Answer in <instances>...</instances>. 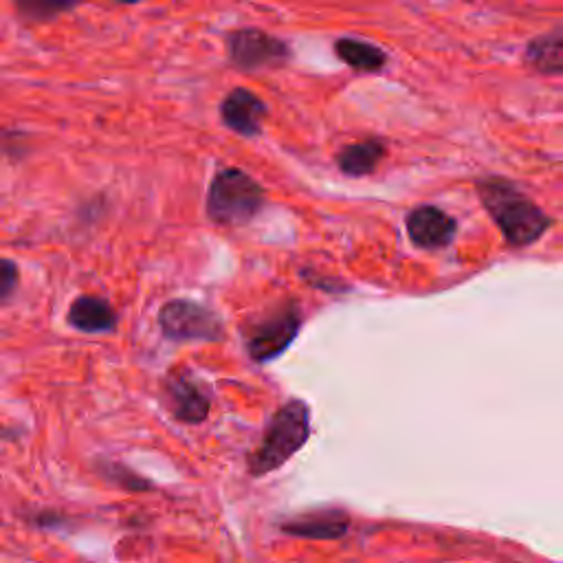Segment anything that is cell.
I'll return each mask as SVG.
<instances>
[{"instance_id":"cell-1","label":"cell","mask_w":563,"mask_h":563,"mask_svg":"<svg viewBox=\"0 0 563 563\" xmlns=\"http://www.w3.org/2000/svg\"><path fill=\"white\" fill-rule=\"evenodd\" d=\"M477 194L510 246H528L537 242L552 224L523 191L501 176L482 178L477 183Z\"/></svg>"},{"instance_id":"cell-2","label":"cell","mask_w":563,"mask_h":563,"mask_svg":"<svg viewBox=\"0 0 563 563\" xmlns=\"http://www.w3.org/2000/svg\"><path fill=\"white\" fill-rule=\"evenodd\" d=\"M310 438V409L303 400L284 402L262 435L257 449L249 455L251 475H266L286 464Z\"/></svg>"},{"instance_id":"cell-3","label":"cell","mask_w":563,"mask_h":563,"mask_svg":"<svg viewBox=\"0 0 563 563\" xmlns=\"http://www.w3.org/2000/svg\"><path fill=\"white\" fill-rule=\"evenodd\" d=\"M264 205V187L238 167L220 169L207 189V216L222 227L249 222Z\"/></svg>"},{"instance_id":"cell-4","label":"cell","mask_w":563,"mask_h":563,"mask_svg":"<svg viewBox=\"0 0 563 563\" xmlns=\"http://www.w3.org/2000/svg\"><path fill=\"white\" fill-rule=\"evenodd\" d=\"M301 325V310L295 301H286L266 317H262L249 334H244V343L249 356L257 363L271 361L279 356L297 336Z\"/></svg>"},{"instance_id":"cell-5","label":"cell","mask_w":563,"mask_h":563,"mask_svg":"<svg viewBox=\"0 0 563 563\" xmlns=\"http://www.w3.org/2000/svg\"><path fill=\"white\" fill-rule=\"evenodd\" d=\"M158 325L176 341H220L224 325L216 312L189 299H172L158 310Z\"/></svg>"},{"instance_id":"cell-6","label":"cell","mask_w":563,"mask_h":563,"mask_svg":"<svg viewBox=\"0 0 563 563\" xmlns=\"http://www.w3.org/2000/svg\"><path fill=\"white\" fill-rule=\"evenodd\" d=\"M227 51L229 59L242 70L279 66L290 55V48L284 40L262 29H238L227 33Z\"/></svg>"},{"instance_id":"cell-7","label":"cell","mask_w":563,"mask_h":563,"mask_svg":"<svg viewBox=\"0 0 563 563\" xmlns=\"http://www.w3.org/2000/svg\"><path fill=\"white\" fill-rule=\"evenodd\" d=\"M163 396L172 416L180 422L196 424L209 416L211 400L205 385L187 369H172L163 383Z\"/></svg>"},{"instance_id":"cell-8","label":"cell","mask_w":563,"mask_h":563,"mask_svg":"<svg viewBox=\"0 0 563 563\" xmlns=\"http://www.w3.org/2000/svg\"><path fill=\"white\" fill-rule=\"evenodd\" d=\"M407 235L418 249H442L453 242L457 222L433 205H420L407 213Z\"/></svg>"},{"instance_id":"cell-9","label":"cell","mask_w":563,"mask_h":563,"mask_svg":"<svg viewBox=\"0 0 563 563\" xmlns=\"http://www.w3.org/2000/svg\"><path fill=\"white\" fill-rule=\"evenodd\" d=\"M264 117L266 103L246 88H233L220 103L222 123L242 136H257Z\"/></svg>"},{"instance_id":"cell-10","label":"cell","mask_w":563,"mask_h":563,"mask_svg":"<svg viewBox=\"0 0 563 563\" xmlns=\"http://www.w3.org/2000/svg\"><path fill=\"white\" fill-rule=\"evenodd\" d=\"M350 528V515L341 508H319L303 512L286 523H282V530L292 537L303 539H339Z\"/></svg>"},{"instance_id":"cell-11","label":"cell","mask_w":563,"mask_h":563,"mask_svg":"<svg viewBox=\"0 0 563 563\" xmlns=\"http://www.w3.org/2000/svg\"><path fill=\"white\" fill-rule=\"evenodd\" d=\"M66 321L86 334L112 332L117 328V312L108 299L97 295H79L66 314Z\"/></svg>"},{"instance_id":"cell-12","label":"cell","mask_w":563,"mask_h":563,"mask_svg":"<svg viewBox=\"0 0 563 563\" xmlns=\"http://www.w3.org/2000/svg\"><path fill=\"white\" fill-rule=\"evenodd\" d=\"M385 156V145L378 139H363L345 145L336 154V165L347 176H367Z\"/></svg>"},{"instance_id":"cell-13","label":"cell","mask_w":563,"mask_h":563,"mask_svg":"<svg viewBox=\"0 0 563 563\" xmlns=\"http://www.w3.org/2000/svg\"><path fill=\"white\" fill-rule=\"evenodd\" d=\"M526 62L545 75H559L563 68V31L556 26L552 33L534 37L526 46Z\"/></svg>"},{"instance_id":"cell-14","label":"cell","mask_w":563,"mask_h":563,"mask_svg":"<svg viewBox=\"0 0 563 563\" xmlns=\"http://www.w3.org/2000/svg\"><path fill=\"white\" fill-rule=\"evenodd\" d=\"M334 53L345 66L358 73H376L387 62V55L383 48L356 37H339L334 42Z\"/></svg>"},{"instance_id":"cell-15","label":"cell","mask_w":563,"mask_h":563,"mask_svg":"<svg viewBox=\"0 0 563 563\" xmlns=\"http://www.w3.org/2000/svg\"><path fill=\"white\" fill-rule=\"evenodd\" d=\"M20 286L18 264L9 257H0V306L9 303Z\"/></svg>"},{"instance_id":"cell-16","label":"cell","mask_w":563,"mask_h":563,"mask_svg":"<svg viewBox=\"0 0 563 563\" xmlns=\"http://www.w3.org/2000/svg\"><path fill=\"white\" fill-rule=\"evenodd\" d=\"M15 9L20 11V15L29 22L33 20H48L55 18L57 13L70 9L68 4H51V2H18Z\"/></svg>"}]
</instances>
